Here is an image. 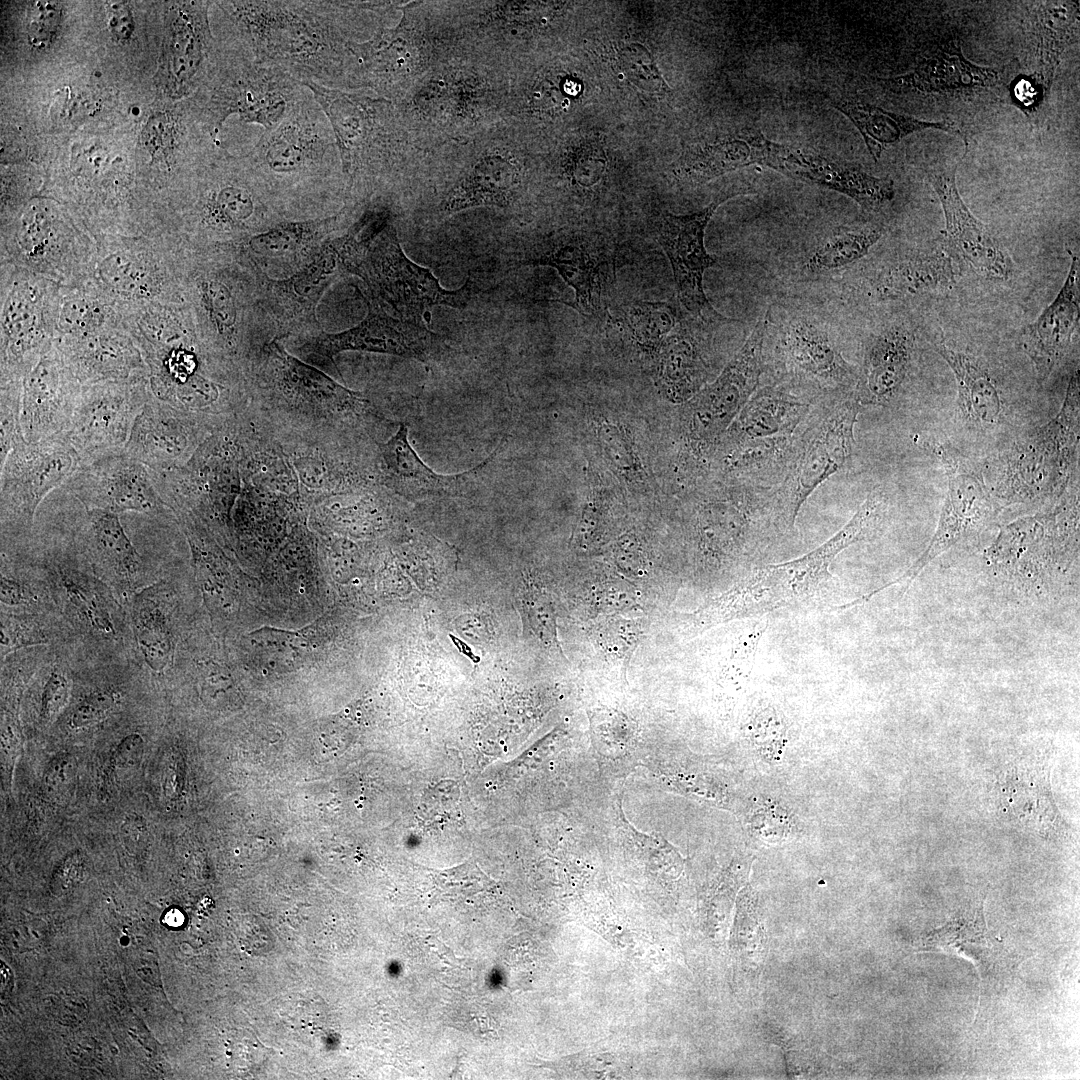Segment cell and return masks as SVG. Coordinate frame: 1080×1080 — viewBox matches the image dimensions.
Here are the masks:
<instances>
[{
    "label": "cell",
    "mask_w": 1080,
    "mask_h": 1080,
    "mask_svg": "<svg viewBox=\"0 0 1080 1080\" xmlns=\"http://www.w3.org/2000/svg\"><path fill=\"white\" fill-rule=\"evenodd\" d=\"M884 503L882 495L870 493L852 518L822 545L796 559L753 571L692 615L695 630L810 604L832 580L834 559L870 533L881 518Z\"/></svg>",
    "instance_id": "2"
},
{
    "label": "cell",
    "mask_w": 1080,
    "mask_h": 1080,
    "mask_svg": "<svg viewBox=\"0 0 1080 1080\" xmlns=\"http://www.w3.org/2000/svg\"><path fill=\"white\" fill-rule=\"evenodd\" d=\"M82 385L55 344L22 381L21 428L27 442H39L69 429Z\"/></svg>",
    "instance_id": "19"
},
{
    "label": "cell",
    "mask_w": 1080,
    "mask_h": 1080,
    "mask_svg": "<svg viewBox=\"0 0 1080 1080\" xmlns=\"http://www.w3.org/2000/svg\"><path fill=\"white\" fill-rule=\"evenodd\" d=\"M85 555L94 570L110 583L135 590L144 578V562L127 536L119 515L87 511L81 533Z\"/></svg>",
    "instance_id": "31"
},
{
    "label": "cell",
    "mask_w": 1080,
    "mask_h": 1080,
    "mask_svg": "<svg viewBox=\"0 0 1080 1080\" xmlns=\"http://www.w3.org/2000/svg\"><path fill=\"white\" fill-rule=\"evenodd\" d=\"M769 311L760 318L745 343L722 374L707 386L695 403L700 434L709 438L737 415L759 387Z\"/></svg>",
    "instance_id": "21"
},
{
    "label": "cell",
    "mask_w": 1080,
    "mask_h": 1080,
    "mask_svg": "<svg viewBox=\"0 0 1080 1080\" xmlns=\"http://www.w3.org/2000/svg\"><path fill=\"white\" fill-rule=\"evenodd\" d=\"M606 168V158L599 147L593 145L581 148L574 157L570 174L575 185L589 189L602 179Z\"/></svg>",
    "instance_id": "56"
},
{
    "label": "cell",
    "mask_w": 1080,
    "mask_h": 1080,
    "mask_svg": "<svg viewBox=\"0 0 1080 1080\" xmlns=\"http://www.w3.org/2000/svg\"><path fill=\"white\" fill-rule=\"evenodd\" d=\"M519 176L518 167L508 158L484 157L449 193L444 210L456 212L474 206L504 205L510 201Z\"/></svg>",
    "instance_id": "41"
},
{
    "label": "cell",
    "mask_w": 1080,
    "mask_h": 1080,
    "mask_svg": "<svg viewBox=\"0 0 1080 1080\" xmlns=\"http://www.w3.org/2000/svg\"><path fill=\"white\" fill-rule=\"evenodd\" d=\"M749 729L753 744L760 750L770 745L769 749L773 747L776 752H779L778 745L784 742L787 731L783 716L769 704H759L753 709Z\"/></svg>",
    "instance_id": "53"
},
{
    "label": "cell",
    "mask_w": 1080,
    "mask_h": 1080,
    "mask_svg": "<svg viewBox=\"0 0 1080 1080\" xmlns=\"http://www.w3.org/2000/svg\"><path fill=\"white\" fill-rule=\"evenodd\" d=\"M755 810L752 814V829L757 836H787L790 825L785 809L765 803Z\"/></svg>",
    "instance_id": "57"
},
{
    "label": "cell",
    "mask_w": 1080,
    "mask_h": 1080,
    "mask_svg": "<svg viewBox=\"0 0 1080 1080\" xmlns=\"http://www.w3.org/2000/svg\"><path fill=\"white\" fill-rule=\"evenodd\" d=\"M741 192L722 195L703 210L688 214H665L658 227V241L672 266L678 297L693 317L705 322H729L710 304L703 288L704 272L716 264L704 245L706 226L717 207Z\"/></svg>",
    "instance_id": "16"
},
{
    "label": "cell",
    "mask_w": 1080,
    "mask_h": 1080,
    "mask_svg": "<svg viewBox=\"0 0 1080 1080\" xmlns=\"http://www.w3.org/2000/svg\"><path fill=\"white\" fill-rule=\"evenodd\" d=\"M1049 758L1042 754L1018 757L1002 773L1000 798L1015 819L1042 835L1061 833L1065 823L1052 796Z\"/></svg>",
    "instance_id": "27"
},
{
    "label": "cell",
    "mask_w": 1080,
    "mask_h": 1080,
    "mask_svg": "<svg viewBox=\"0 0 1080 1080\" xmlns=\"http://www.w3.org/2000/svg\"><path fill=\"white\" fill-rule=\"evenodd\" d=\"M99 240L89 227L65 220L47 204L28 208L11 228L2 229L1 263L38 275L61 287H76L92 275Z\"/></svg>",
    "instance_id": "5"
},
{
    "label": "cell",
    "mask_w": 1080,
    "mask_h": 1080,
    "mask_svg": "<svg viewBox=\"0 0 1080 1080\" xmlns=\"http://www.w3.org/2000/svg\"><path fill=\"white\" fill-rule=\"evenodd\" d=\"M54 344L82 386L149 377L144 355L124 325L58 337Z\"/></svg>",
    "instance_id": "20"
},
{
    "label": "cell",
    "mask_w": 1080,
    "mask_h": 1080,
    "mask_svg": "<svg viewBox=\"0 0 1080 1080\" xmlns=\"http://www.w3.org/2000/svg\"><path fill=\"white\" fill-rule=\"evenodd\" d=\"M196 281V292L204 315L212 331L223 340L235 330L237 310L229 287L212 275H201Z\"/></svg>",
    "instance_id": "48"
},
{
    "label": "cell",
    "mask_w": 1080,
    "mask_h": 1080,
    "mask_svg": "<svg viewBox=\"0 0 1080 1080\" xmlns=\"http://www.w3.org/2000/svg\"><path fill=\"white\" fill-rule=\"evenodd\" d=\"M882 234V228L875 225L839 229L815 247L806 260V270L822 274L843 269L863 258Z\"/></svg>",
    "instance_id": "45"
},
{
    "label": "cell",
    "mask_w": 1080,
    "mask_h": 1080,
    "mask_svg": "<svg viewBox=\"0 0 1080 1080\" xmlns=\"http://www.w3.org/2000/svg\"><path fill=\"white\" fill-rule=\"evenodd\" d=\"M368 315L357 326L346 331L323 333L309 339L300 351L311 359L330 361L338 373L334 357L348 350L385 353L425 362L434 347V334L422 324L387 315L366 298Z\"/></svg>",
    "instance_id": "18"
},
{
    "label": "cell",
    "mask_w": 1080,
    "mask_h": 1080,
    "mask_svg": "<svg viewBox=\"0 0 1080 1080\" xmlns=\"http://www.w3.org/2000/svg\"><path fill=\"white\" fill-rule=\"evenodd\" d=\"M523 263L555 268L575 292L574 301L567 304L583 315L596 310L601 259L592 244L576 237L560 239Z\"/></svg>",
    "instance_id": "36"
},
{
    "label": "cell",
    "mask_w": 1080,
    "mask_h": 1080,
    "mask_svg": "<svg viewBox=\"0 0 1080 1080\" xmlns=\"http://www.w3.org/2000/svg\"><path fill=\"white\" fill-rule=\"evenodd\" d=\"M163 584L142 588L132 596L130 618L136 645L147 666L160 673L171 662L174 636Z\"/></svg>",
    "instance_id": "38"
},
{
    "label": "cell",
    "mask_w": 1080,
    "mask_h": 1080,
    "mask_svg": "<svg viewBox=\"0 0 1080 1080\" xmlns=\"http://www.w3.org/2000/svg\"><path fill=\"white\" fill-rule=\"evenodd\" d=\"M230 31L258 62L283 69L304 83L344 90L357 41L351 21L369 3L327 0H237L216 2Z\"/></svg>",
    "instance_id": "1"
},
{
    "label": "cell",
    "mask_w": 1080,
    "mask_h": 1080,
    "mask_svg": "<svg viewBox=\"0 0 1080 1080\" xmlns=\"http://www.w3.org/2000/svg\"><path fill=\"white\" fill-rule=\"evenodd\" d=\"M88 280L123 308L178 299L172 246L162 232L100 239Z\"/></svg>",
    "instance_id": "8"
},
{
    "label": "cell",
    "mask_w": 1080,
    "mask_h": 1080,
    "mask_svg": "<svg viewBox=\"0 0 1080 1080\" xmlns=\"http://www.w3.org/2000/svg\"><path fill=\"white\" fill-rule=\"evenodd\" d=\"M380 459L383 483L409 500L464 496L471 477L490 460L464 473L438 474L414 451L408 440V427L404 424L380 445Z\"/></svg>",
    "instance_id": "26"
},
{
    "label": "cell",
    "mask_w": 1080,
    "mask_h": 1080,
    "mask_svg": "<svg viewBox=\"0 0 1080 1080\" xmlns=\"http://www.w3.org/2000/svg\"><path fill=\"white\" fill-rule=\"evenodd\" d=\"M956 282L951 256L942 249L908 253L887 264L870 281L879 300H896L950 289Z\"/></svg>",
    "instance_id": "34"
},
{
    "label": "cell",
    "mask_w": 1080,
    "mask_h": 1080,
    "mask_svg": "<svg viewBox=\"0 0 1080 1080\" xmlns=\"http://www.w3.org/2000/svg\"><path fill=\"white\" fill-rule=\"evenodd\" d=\"M243 156L259 180L275 183L320 182L342 172L331 124L311 91Z\"/></svg>",
    "instance_id": "6"
},
{
    "label": "cell",
    "mask_w": 1080,
    "mask_h": 1080,
    "mask_svg": "<svg viewBox=\"0 0 1080 1080\" xmlns=\"http://www.w3.org/2000/svg\"><path fill=\"white\" fill-rule=\"evenodd\" d=\"M22 381H1L0 388V462L3 464L15 441L22 436ZM0 464V465H1Z\"/></svg>",
    "instance_id": "50"
},
{
    "label": "cell",
    "mask_w": 1080,
    "mask_h": 1080,
    "mask_svg": "<svg viewBox=\"0 0 1080 1080\" xmlns=\"http://www.w3.org/2000/svg\"><path fill=\"white\" fill-rule=\"evenodd\" d=\"M109 27L114 36L124 40L133 32V18L129 7L121 3H113L109 7Z\"/></svg>",
    "instance_id": "61"
},
{
    "label": "cell",
    "mask_w": 1080,
    "mask_h": 1080,
    "mask_svg": "<svg viewBox=\"0 0 1080 1080\" xmlns=\"http://www.w3.org/2000/svg\"><path fill=\"white\" fill-rule=\"evenodd\" d=\"M880 81L890 89L909 87L921 92L950 94L995 86L999 75L993 68L970 62L958 45L950 43L923 57L912 72Z\"/></svg>",
    "instance_id": "33"
},
{
    "label": "cell",
    "mask_w": 1080,
    "mask_h": 1080,
    "mask_svg": "<svg viewBox=\"0 0 1080 1080\" xmlns=\"http://www.w3.org/2000/svg\"><path fill=\"white\" fill-rule=\"evenodd\" d=\"M123 325V308L91 281L76 287H62L56 338Z\"/></svg>",
    "instance_id": "42"
},
{
    "label": "cell",
    "mask_w": 1080,
    "mask_h": 1080,
    "mask_svg": "<svg viewBox=\"0 0 1080 1080\" xmlns=\"http://www.w3.org/2000/svg\"><path fill=\"white\" fill-rule=\"evenodd\" d=\"M772 357L782 381L778 386L818 405L855 393L859 371L842 356L827 329L813 318H791L777 336Z\"/></svg>",
    "instance_id": "9"
},
{
    "label": "cell",
    "mask_w": 1080,
    "mask_h": 1080,
    "mask_svg": "<svg viewBox=\"0 0 1080 1080\" xmlns=\"http://www.w3.org/2000/svg\"><path fill=\"white\" fill-rule=\"evenodd\" d=\"M70 694V681L60 667L49 672L41 695L40 715L44 722L54 721L64 710Z\"/></svg>",
    "instance_id": "54"
},
{
    "label": "cell",
    "mask_w": 1080,
    "mask_h": 1080,
    "mask_svg": "<svg viewBox=\"0 0 1080 1080\" xmlns=\"http://www.w3.org/2000/svg\"><path fill=\"white\" fill-rule=\"evenodd\" d=\"M524 606L530 625L538 636L547 642L556 641L555 616L545 594L536 588L527 587Z\"/></svg>",
    "instance_id": "55"
},
{
    "label": "cell",
    "mask_w": 1080,
    "mask_h": 1080,
    "mask_svg": "<svg viewBox=\"0 0 1080 1080\" xmlns=\"http://www.w3.org/2000/svg\"><path fill=\"white\" fill-rule=\"evenodd\" d=\"M935 350L951 368L958 389V404L964 418L975 425H996L1002 417L999 390L980 359L943 342Z\"/></svg>",
    "instance_id": "37"
},
{
    "label": "cell",
    "mask_w": 1080,
    "mask_h": 1080,
    "mask_svg": "<svg viewBox=\"0 0 1080 1080\" xmlns=\"http://www.w3.org/2000/svg\"><path fill=\"white\" fill-rule=\"evenodd\" d=\"M0 598L2 606L10 608L28 607L37 600L29 585L4 566L1 569Z\"/></svg>",
    "instance_id": "59"
},
{
    "label": "cell",
    "mask_w": 1080,
    "mask_h": 1080,
    "mask_svg": "<svg viewBox=\"0 0 1080 1080\" xmlns=\"http://www.w3.org/2000/svg\"><path fill=\"white\" fill-rule=\"evenodd\" d=\"M81 463L65 434L39 442L18 437L1 464L2 534L30 530L41 501L63 486Z\"/></svg>",
    "instance_id": "11"
},
{
    "label": "cell",
    "mask_w": 1080,
    "mask_h": 1080,
    "mask_svg": "<svg viewBox=\"0 0 1080 1080\" xmlns=\"http://www.w3.org/2000/svg\"><path fill=\"white\" fill-rule=\"evenodd\" d=\"M354 65L351 84L365 83L389 90L418 63L419 47L406 14L393 28L381 27L365 41L349 45Z\"/></svg>",
    "instance_id": "29"
},
{
    "label": "cell",
    "mask_w": 1080,
    "mask_h": 1080,
    "mask_svg": "<svg viewBox=\"0 0 1080 1080\" xmlns=\"http://www.w3.org/2000/svg\"><path fill=\"white\" fill-rule=\"evenodd\" d=\"M661 377L679 395H688L705 380L707 370L698 340L688 325L678 323L662 344Z\"/></svg>",
    "instance_id": "44"
},
{
    "label": "cell",
    "mask_w": 1080,
    "mask_h": 1080,
    "mask_svg": "<svg viewBox=\"0 0 1080 1080\" xmlns=\"http://www.w3.org/2000/svg\"><path fill=\"white\" fill-rule=\"evenodd\" d=\"M832 106L847 116L855 125L866 147L875 161L884 150L898 143L904 137L924 129H938L963 138L968 148L965 134L954 122L925 121L911 116L891 112L854 98H841L833 101Z\"/></svg>",
    "instance_id": "35"
},
{
    "label": "cell",
    "mask_w": 1080,
    "mask_h": 1080,
    "mask_svg": "<svg viewBox=\"0 0 1080 1080\" xmlns=\"http://www.w3.org/2000/svg\"><path fill=\"white\" fill-rule=\"evenodd\" d=\"M338 216L282 221L268 230L252 236L248 245L256 254L280 257L295 253L304 245L311 244L332 230Z\"/></svg>",
    "instance_id": "46"
},
{
    "label": "cell",
    "mask_w": 1080,
    "mask_h": 1080,
    "mask_svg": "<svg viewBox=\"0 0 1080 1080\" xmlns=\"http://www.w3.org/2000/svg\"><path fill=\"white\" fill-rule=\"evenodd\" d=\"M150 393L148 379L82 386L65 433L82 463L124 450Z\"/></svg>",
    "instance_id": "14"
},
{
    "label": "cell",
    "mask_w": 1080,
    "mask_h": 1080,
    "mask_svg": "<svg viewBox=\"0 0 1080 1080\" xmlns=\"http://www.w3.org/2000/svg\"><path fill=\"white\" fill-rule=\"evenodd\" d=\"M62 287L1 263V381L23 379L55 343Z\"/></svg>",
    "instance_id": "7"
},
{
    "label": "cell",
    "mask_w": 1080,
    "mask_h": 1080,
    "mask_svg": "<svg viewBox=\"0 0 1080 1080\" xmlns=\"http://www.w3.org/2000/svg\"><path fill=\"white\" fill-rule=\"evenodd\" d=\"M207 2H177L168 9L166 64L172 90L188 93L205 70L211 50Z\"/></svg>",
    "instance_id": "28"
},
{
    "label": "cell",
    "mask_w": 1080,
    "mask_h": 1080,
    "mask_svg": "<svg viewBox=\"0 0 1080 1080\" xmlns=\"http://www.w3.org/2000/svg\"><path fill=\"white\" fill-rule=\"evenodd\" d=\"M746 143L747 166L758 164L790 178L823 187L836 160L811 150L783 145L767 139L756 127L740 131Z\"/></svg>",
    "instance_id": "39"
},
{
    "label": "cell",
    "mask_w": 1080,
    "mask_h": 1080,
    "mask_svg": "<svg viewBox=\"0 0 1080 1080\" xmlns=\"http://www.w3.org/2000/svg\"><path fill=\"white\" fill-rule=\"evenodd\" d=\"M121 836L127 845L141 846L149 836L148 827L142 817L130 815L121 826Z\"/></svg>",
    "instance_id": "62"
},
{
    "label": "cell",
    "mask_w": 1080,
    "mask_h": 1080,
    "mask_svg": "<svg viewBox=\"0 0 1080 1080\" xmlns=\"http://www.w3.org/2000/svg\"><path fill=\"white\" fill-rule=\"evenodd\" d=\"M932 450L947 475V496L929 545L893 584L914 580L937 556L980 535L1003 509L991 494L980 467L950 443H937Z\"/></svg>",
    "instance_id": "13"
},
{
    "label": "cell",
    "mask_w": 1080,
    "mask_h": 1080,
    "mask_svg": "<svg viewBox=\"0 0 1080 1080\" xmlns=\"http://www.w3.org/2000/svg\"><path fill=\"white\" fill-rule=\"evenodd\" d=\"M120 694L112 688H100L87 694L72 710L69 726L83 729L105 719L119 704Z\"/></svg>",
    "instance_id": "52"
},
{
    "label": "cell",
    "mask_w": 1080,
    "mask_h": 1080,
    "mask_svg": "<svg viewBox=\"0 0 1080 1080\" xmlns=\"http://www.w3.org/2000/svg\"><path fill=\"white\" fill-rule=\"evenodd\" d=\"M347 270L360 276L375 295L398 312L400 319L420 324L429 308H463L471 294L470 281L458 290H446L428 268L411 261L391 222L366 244Z\"/></svg>",
    "instance_id": "10"
},
{
    "label": "cell",
    "mask_w": 1080,
    "mask_h": 1080,
    "mask_svg": "<svg viewBox=\"0 0 1080 1080\" xmlns=\"http://www.w3.org/2000/svg\"><path fill=\"white\" fill-rule=\"evenodd\" d=\"M144 740L138 733H132L121 740L114 756V765L118 768H131L137 765L143 756Z\"/></svg>",
    "instance_id": "60"
},
{
    "label": "cell",
    "mask_w": 1080,
    "mask_h": 1080,
    "mask_svg": "<svg viewBox=\"0 0 1080 1080\" xmlns=\"http://www.w3.org/2000/svg\"><path fill=\"white\" fill-rule=\"evenodd\" d=\"M958 163L929 168L926 177L941 203L944 214L945 245L979 276L991 281H1006L1014 273V264L990 230L964 203L956 184Z\"/></svg>",
    "instance_id": "17"
},
{
    "label": "cell",
    "mask_w": 1080,
    "mask_h": 1080,
    "mask_svg": "<svg viewBox=\"0 0 1080 1080\" xmlns=\"http://www.w3.org/2000/svg\"><path fill=\"white\" fill-rule=\"evenodd\" d=\"M86 511H136L157 516L166 504L150 470L124 450L83 462L62 486Z\"/></svg>",
    "instance_id": "15"
},
{
    "label": "cell",
    "mask_w": 1080,
    "mask_h": 1080,
    "mask_svg": "<svg viewBox=\"0 0 1080 1080\" xmlns=\"http://www.w3.org/2000/svg\"><path fill=\"white\" fill-rule=\"evenodd\" d=\"M913 347L914 336L903 325L887 327L868 341L855 390L860 405L885 406L898 395Z\"/></svg>",
    "instance_id": "30"
},
{
    "label": "cell",
    "mask_w": 1080,
    "mask_h": 1080,
    "mask_svg": "<svg viewBox=\"0 0 1080 1080\" xmlns=\"http://www.w3.org/2000/svg\"><path fill=\"white\" fill-rule=\"evenodd\" d=\"M856 393L819 406L805 429L791 469L780 484L790 527L813 492L849 463L860 411Z\"/></svg>",
    "instance_id": "12"
},
{
    "label": "cell",
    "mask_w": 1080,
    "mask_h": 1080,
    "mask_svg": "<svg viewBox=\"0 0 1080 1080\" xmlns=\"http://www.w3.org/2000/svg\"><path fill=\"white\" fill-rule=\"evenodd\" d=\"M230 44L217 56L202 113L213 129L231 114L263 131L278 126L310 90L283 69L258 62L230 31Z\"/></svg>",
    "instance_id": "4"
},
{
    "label": "cell",
    "mask_w": 1080,
    "mask_h": 1080,
    "mask_svg": "<svg viewBox=\"0 0 1080 1080\" xmlns=\"http://www.w3.org/2000/svg\"><path fill=\"white\" fill-rule=\"evenodd\" d=\"M622 323L632 339L646 349L659 347L680 322L672 303L636 301L621 309Z\"/></svg>",
    "instance_id": "47"
},
{
    "label": "cell",
    "mask_w": 1080,
    "mask_h": 1080,
    "mask_svg": "<svg viewBox=\"0 0 1080 1080\" xmlns=\"http://www.w3.org/2000/svg\"><path fill=\"white\" fill-rule=\"evenodd\" d=\"M59 10L51 3H38L29 24V41L35 47H44L51 42L58 25Z\"/></svg>",
    "instance_id": "58"
},
{
    "label": "cell",
    "mask_w": 1080,
    "mask_h": 1080,
    "mask_svg": "<svg viewBox=\"0 0 1080 1080\" xmlns=\"http://www.w3.org/2000/svg\"><path fill=\"white\" fill-rule=\"evenodd\" d=\"M1 656L20 648L45 644L48 633L45 627L32 616L1 613Z\"/></svg>",
    "instance_id": "51"
},
{
    "label": "cell",
    "mask_w": 1080,
    "mask_h": 1080,
    "mask_svg": "<svg viewBox=\"0 0 1080 1080\" xmlns=\"http://www.w3.org/2000/svg\"><path fill=\"white\" fill-rule=\"evenodd\" d=\"M616 59L621 72L638 89L661 94L669 91L653 55L642 44H620L616 49Z\"/></svg>",
    "instance_id": "49"
},
{
    "label": "cell",
    "mask_w": 1080,
    "mask_h": 1080,
    "mask_svg": "<svg viewBox=\"0 0 1080 1080\" xmlns=\"http://www.w3.org/2000/svg\"><path fill=\"white\" fill-rule=\"evenodd\" d=\"M47 567L76 623L92 636L116 640L120 634L121 617L116 601L103 582L67 560L56 558Z\"/></svg>",
    "instance_id": "32"
},
{
    "label": "cell",
    "mask_w": 1080,
    "mask_h": 1080,
    "mask_svg": "<svg viewBox=\"0 0 1080 1080\" xmlns=\"http://www.w3.org/2000/svg\"><path fill=\"white\" fill-rule=\"evenodd\" d=\"M69 763L70 761L68 757H59L57 761H54V763L51 764L47 780H50L51 782H53L55 779H57L58 781L62 780L63 774L66 772L65 768L69 765Z\"/></svg>",
    "instance_id": "63"
},
{
    "label": "cell",
    "mask_w": 1080,
    "mask_h": 1080,
    "mask_svg": "<svg viewBox=\"0 0 1080 1080\" xmlns=\"http://www.w3.org/2000/svg\"><path fill=\"white\" fill-rule=\"evenodd\" d=\"M204 427L201 420L183 414L150 393L124 452L152 472L171 471L195 444Z\"/></svg>",
    "instance_id": "23"
},
{
    "label": "cell",
    "mask_w": 1080,
    "mask_h": 1080,
    "mask_svg": "<svg viewBox=\"0 0 1080 1080\" xmlns=\"http://www.w3.org/2000/svg\"><path fill=\"white\" fill-rule=\"evenodd\" d=\"M1071 257L1067 277L1055 299L1020 333V349L1031 360L1038 379L1045 381L1066 355L1079 325V255Z\"/></svg>",
    "instance_id": "25"
},
{
    "label": "cell",
    "mask_w": 1080,
    "mask_h": 1080,
    "mask_svg": "<svg viewBox=\"0 0 1080 1080\" xmlns=\"http://www.w3.org/2000/svg\"><path fill=\"white\" fill-rule=\"evenodd\" d=\"M340 262L332 244L291 278L268 280L269 301L286 317H314L317 302Z\"/></svg>",
    "instance_id": "40"
},
{
    "label": "cell",
    "mask_w": 1080,
    "mask_h": 1080,
    "mask_svg": "<svg viewBox=\"0 0 1080 1080\" xmlns=\"http://www.w3.org/2000/svg\"><path fill=\"white\" fill-rule=\"evenodd\" d=\"M269 352L279 364L285 386L300 397L337 407H360L367 403L360 393L343 387L314 367L292 357L277 342L269 345Z\"/></svg>",
    "instance_id": "43"
},
{
    "label": "cell",
    "mask_w": 1080,
    "mask_h": 1080,
    "mask_svg": "<svg viewBox=\"0 0 1080 1080\" xmlns=\"http://www.w3.org/2000/svg\"><path fill=\"white\" fill-rule=\"evenodd\" d=\"M1079 372L1067 386L1061 409L1045 425L1021 438L993 462L996 480L989 488L1004 508L1061 495L1078 462Z\"/></svg>",
    "instance_id": "3"
},
{
    "label": "cell",
    "mask_w": 1080,
    "mask_h": 1080,
    "mask_svg": "<svg viewBox=\"0 0 1080 1080\" xmlns=\"http://www.w3.org/2000/svg\"><path fill=\"white\" fill-rule=\"evenodd\" d=\"M390 113L380 99L358 94L334 113L331 125L340 155L342 172L353 179L390 157Z\"/></svg>",
    "instance_id": "24"
},
{
    "label": "cell",
    "mask_w": 1080,
    "mask_h": 1080,
    "mask_svg": "<svg viewBox=\"0 0 1080 1080\" xmlns=\"http://www.w3.org/2000/svg\"><path fill=\"white\" fill-rule=\"evenodd\" d=\"M213 172L195 208L202 230H237L265 216V204L254 186L258 178L243 155H223Z\"/></svg>",
    "instance_id": "22"
}]
</instances>
